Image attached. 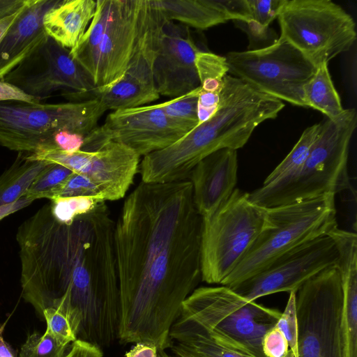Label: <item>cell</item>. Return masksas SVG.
<instances>
[{
    "label": "cell",
    "instance_id": "29",
    "mask_svg": "<svg viewBox=\"0 0 357 357\" xmlns=\"http://www.w3.org/2000/svg\"><path fill=\"white\" fill-rule=\"evenodd\" d=\"M200 90L209 93L220 94L225 77L229 73L225 56L199 50L195 59Z\"/></svg>",
    "mask_w": 357,
    "mask_h": 357
},
{
    "label": "cell",
    "instance_id": "4",
    "mask_svg": "<svg viewBox=\"0 0 357 357\" xmlns=\"http://www.w3.org/2000/svg\"><path fill=\"white\" fill-rule=\"evenodd\" d=\"M357 126L355 109H345L337 117L321 123L320 132L304 164L291 176L261 186L249 199L271 208L334 194L350 188L349 146Z\"/></svg>",
    "mask_w": 357,
    "mask_h": 357
},
{
    "label": "cell",
    "instance_id": "34",
    "mask_svg": "<svg viewBox=\"0 0 357 357\" xmlns=\"http://www.w3.org/2000/svg\"><path fill=\"white\" fill-rule=\"evenodd\" d=\"M70 345L59 342L45 332H34L22 345L19 357H64Z\"/></svg>",
    "mask_w": 357,
    "mask_h": 357
},
{
    "label": "cell",
    "instance_id": "22",
    "mask_svg": "<svg viewBox=\"0 0 357 357\" xmlns=\"http://www.w3.org/2000/svg\"><path fill=\"white\" fill-rule=\"evenodd\" d=\"M96 1L63 0L44 16L47 35L63 47L74 48L93 17Z\"/></svg>",
    "mask_w": 357,
    "mask_h": 357
},
{
    "label": "cell",
    "instance_id": "23",
    "mask_svg": "<svg viewBox=\"0 0 357 357\" xmlns=\"http://www.w3.org/2000/svg\"><path fill=\"white\" fill-rule=\"evenodd\" d=\"M172 354L181 357H253L221 346L180 315L170 329Z\"/></svg>",
    "mask_w": 357,
    "mask_h": 357
},
{
    "label": "cell",
    "instance_id": "24",
    "mask_svg": "<svg viewBox=\"0 0 357 357\" xmlns=\"http://www.w3.org/2000/svg\"><path fill=\"white\" fill-rule=\"evenodd\" d=\"M47 164L31 153L18 152L13 165L0 175V206L21 199Z\"/></svg>",
    "mask_w": 357,
    "mask_h": 357
},
{
    "label": "cell",
    "instance_id": "5",
    "mask_svg": "<svg viewBox=\"0 0 357 357\" xmlns=\"http://www.w3.org/2000/svg\"><path fill=\"white\" fill-rule=\"evenodd\" d=\"M281 313L220 285L197 287L183 302L181 316L221 346L250 356L265 357L263 337L275 326Z\"/></svg>",
    "mask_w": 357,
    "mask_h": 357
},
{
    "label": "cell",
    "instance_id": "3",
    "mask_svg": "<svg viewBox=\"0 0 357 357\" xmlns=\"http://www.w3.org/2000/svg\"><path fill=\"white\" fill-rule=\"evenodd\" d=\"M284 107L282 101L227 75L215 113L169 146L143 156L139 165L142 181L190 178L204 158L220 149L242 148L259 124L275 119Z\"/></svg>",
    "mask_w": 357,
    "mask_h": 357
},
{
    "label": "cell",
    "instance_id": "18",
    "mask_svg": "<svg viewBox=\"0 0 357 357\" xmlns=\"http://www.w3.org/2000/svg\"><path fill=\"white\" fill-rule=\"evenodd\" d=\"M236 150H218L200 161L191 172L193 201L202 218L228 199L237 183Z\"/></svg>",
    "mask_w": 357,
    "mask_h": 357
},
{
    "label": "cell",
    "instance_id": "20",
    "mask_svg": "<svg viewBox=\"0 0 357 357\" xmlns=\"http://www.w3.org/2000/svg\"><path fill=\"white\" fill-rule=\"evenodd\" d=\"M63 0H28L17 21L0 41V80L47 38L43 27L47 12Z\"/></svg>",
    "mask_w": 357,
    "mask_h": 357
},
{
    "label": "cell",
    "instance_id": "2",
    "mask_svg": "<svg viewBox=\"0 0 357 357\" xmlns=\"http://www.w3.org/2000/svg\"><path fill=\"white\" fill-rule=\"evenodd\" d=\"M114 225L105 202L70 224L57 221L47 203L16 233L23 298L40 318L48 307L64 313L77 339L98 347L118 334Z\"/></svg>",
    "mask_w": 357,
    "mask_h": 357
},
{
    "label": "cell",
    "instance_id": "26",
    "mask_svg": "<svg viewBox=\"0 0 357 357\" xmlns=\"http://www.w3.org/2000/svg\"><path fill=\"white\" fill-rule=\"evenodd\" d=\"M303 100L306 107L317 109L333 119L340 116L343 108L328 68V63L319 65L303 87Z\"/></svg>",
    "mask_w": 357,
    "mask_h": 357
},
{
    "label": "cell",
    "instance_id": "40",
    "mask_svg": "<svg viewBox=\"0 0 357 357\" xmlns=\"http://www.w3.org/2000/svg\"><path fill=\"white\" fill-rule=\"evenodd\" d=\"M261 347L265 357H285L289 350L287 340L275 326L264 335Z\"/></svg>",
    "mask_w": 357,
    "mask_h": 357
},
{
    "label": "cell",
    "instance_id": "15",
    "mask_svg": "<svg viewBox=\"0 0 357 357\" xmlns=\"http://www.w3.org/2000/svg\"><path fill=\"white\" fill-rule=\"evenodd\" d=\"M32 155L89 177L101 188L105 201L124 197L139 169L140 157L128 146L113 142L94 151H53Z\"/></svg>",
    "mask_w": 357,
    "mask_h": 357
},
{
    "label": "cell",
    "instance_id": "45",
    "mask_svg": "<svg viewBox=\"0 0 357 357\" xmlns=\"http://www.w3.org/2000/svg\"><path fill=\"white\" fill-rule=\"evenodd\" d=\"M31 202L32 201L22 197L13 204L0 206V220L29 206Z\"/></svg>",
    "mask_w": 357,
    "mask_h": 357
},
{
    "label": "cell",
    "instance_id": "31",
    "mask_svg": "<svg viewBox=\"0 0 357 357\" xmlns=\"http://www.w3.org/2000/svg\"><path fill=\"white\" fill-rule=\"evenodd\" d=\"M72 174L63 165L48 162L22 197L32 202L42 198L50 200L56 197L59 188Z\"/></svg>",
    "mask_w": 357,
    "mask_h": 357
},
{
    "label": "cell",
    "instance_id": "33",
    "mask_svg": "<svg viewBox=\"0 0 357 357\" xmlns=\"http://www.w3.org/2000/svg\"><path fill=\"white\" fill-rule=\"evenodd\" d=\"M250 31L256 36H262L269 24L278 17L285 0H246Z\"/></svg>",
    "mask_w": 357,
    "mask_h": 357
},
{
    "label": "cell",
    "instance_id": "27",
    "mask_svg": "<svg viewBox=\"0 0 357 357\" xmlns=\"http://www.w3.org/2000/svg\"><path fill=\"white\" fill-rule=\"evenodd\" d=\"M113 1H96L95 14L89 26L77 45L70 50L73 58L89 74L95 53L101 43L112 13Z\"/></svg>",
    "mask_w": 357,
    "mask_h": 357
},
{
    "label": "cell",
    "instance_id": "30",
    "mask_svg": "<svg viewBox=\"0 0 357 357\" xmlns=\"http://www.w3.org/2000/svg\"><path fill=\"white\" fill-rule=\"evenodd\" d=\"M200 86L185 95L160 103L166 116L188 133L199 125L197 101Z\"/></svg>",
    "mask_w": 357,
    "mask_h": 357
},
{
    "label": "cell",
    "instance_id": "1",
    "mask_svg": "<svg viewBox=\"0 0 357 357\" xmlns=\"http://www.w3.org/2000/svg\"><path fill=\"white\" fill-rule=\"evenodd\" d=\"M202 225L190 181H142L126 197L114 235L121 344L170 347V329L202 280Z\"/></svg>",
    "mask_w": 357,
    "mask_h": 357
},
{
    "label": "cell",
    "instance_id": "38",
    "mask_svg": "<svg viewBox=\"0 0 357 357\" xmlns=\"http://www.w3.org/2000/svg\"><path fill=\"white\" fill-rule=\"evenodd\" d=\"M294 291L289 293L285 309L281 313L275 327L287 340L289 350L296 356L297 353V314L296 301Z\"/></svg>",
    "mask_w": 357,
    "mask_h": 357
},
{
    "label": "cell",
    "instance_id": "47",
    "mask_svg": "<svg viewBox=\"0 0 357 357\" xmlns=\"http://www.w3.org/2000/svg\"><path fill=\"white\" fill-rule=\"evenodd\" d=\"M4 327L5 324H0V357H15L12 348L3 339Z\"/></svg>",
    "mask_w": 357,
    "mask_h": 357
},
{
    "label": "cell",
    "instance_id": "46",
    "mask_svg": "<svg viewBox=\"0 0 357 357\" xmlns=\"http://www.w3.org/2000/svg\"><path fill=\"white\" fill-rule=\"evenodd\" d=\"M26 0H0V19L22 7Z\"/></svg>",
    "mask_w": 357,
    "mask_h": 357
},
{
    "label": "cell",
    "instance_id": "32",
    "mask_svg": "<svg viewBox=\"0 0 357 357\" xmlns=\"http://www.w3.org/2000/svg\"><path fill=\"white\" fill-rule=\"evenodd\" d=\"M102 201L92 196L58 197L50 199V210L54 218L66 224L92 211Z\"/></svg>",
    "mask_w": 357,
    "mask_h": 357
},
{
    "label": "cell",
    "instance_id": "16",
    "mask_svg": "<svg viewBox=\"0 0 357 357\" xmlns=\"http://www.w3.org/2000/svg\"><path fill=\"white\" fill-rule=\"evenodd\" d=\"M200 50L183 24L167 20L153 67V79L159 96L172 98L200 86L195 59Z\"/></svg>",
    "mask_w": 357,
    "mask_h": 357
},
{
    "label": "cell",
    "instance_id": "37",
    "mask_svg": "<svg viewBox=\"0 0 357 357\" xmlns=\"http://www.w3.org/2000/svg\"><path fill=\"white\" fill-rule=\"evenodd\" d=\"M86 135L70 130H59L47 139L35 153L59 151L75 152L82 149Z\"/></svg>",
    "mask_w": 357,
    "mask_h": 357
},
{
    "label": "cell",
    "instance_id": "12",
    "mask_svg": "<svg viewBox=\"0 0 357 357\" xmlns=\"http://www.w3.org/2000/svg\"><path fill=\"white\" fill-rule=\"evenodd\" d=\"M338 251L332 237H317L282 255L259 273L231 289L249 301L278 292H297L310 278L335 266Z\"/></svg>",
    "mask_w": 357,
    "mask_h": 357
},
{
    "label": "cell",
    "instance_id": "28",
    "mask_svg": "<svg viewBox=\"0 0 357 357\" xmlns=\"http://www.w3.org/2000/svg\"><path fill=\"white\" fill-rule=\"evenodd\" d=\"M321 123L307 128L287 155L265 178L263 185L284 180L294 174L304 164L320 132Z\"/></svg>",
    "mask_w": 357,
    "mask_h": 357
},
{
    "label": "cell",
    "instance_id": "7",
    "mask_svg": "<svg viewBox=\"0 0 357 357\" xmlns=\"http://www.w3.org/2000/svg\"><path fill=\"white\" fill-rule=\"evenodd\" d=\"M266 208L235 188L211 215L202 218V280L221 284L263 229Z\"/></svg>",
    "mask_w": 357,
    "mask_h": 357
},
{
    "label": "cell",
    "instance_id": "21",
    "mask_svg": "<svg viewBox=\"0 0 357 357\" xmlns=\"http://www.w3.org/2000/svg\"><path fill=\"white\" fill-rule=\"evenodd\" d=\"M335 264L342 288L340 329L342 357H357V245L343 242Z\"/></svg>",
    "mask_w": 357,
    "mask_h": 357
},
{
    "label": "cell",
    "instance_id": "48",
    "mask_svg": "<svg viewBox=\"0 0 357 357\" xmlns=\"http://www.w3.org/2000/svg\"><path fill=\"white\" fill-rule=\"evenodd\" d=\"M157 357H181L176 355H174L172 354H169L166 351V350H158V356Z\"/></svg>",
    "mask_w": 357,
    "mask_h": 357
},
{
    "label": "cell",
    "instance_id": "13",
    "mask_svg": "<svg viewBox=\"0 0 357 357\" xmlns=\"http://www.w3.org/2000/svg\"><path fill=\"white\" fill-rule=\"evenodd\" d=\"M186 133L165 114L160 103L113 111L85 137L82 151H94L113 142L139 156L165 149Z\"/></svg>",
    "mask_w": 357,
    "mask_h": 357
},
{
    "label": "cell",
    "instance_id": "41",
    "mask_svg": "<svg viewBox=\"0 0 357 357\" xmlns=\"http://www.w3.org/2000/svg\"><path fill=\"white\" fill-rule=\"evenodd\" d=\"M19 101L30 104L40 103L38 98L26 94L15 86L0 80V102Z\"/></svg>",
    "mask_w": 357,
    "mask_h": 357
},
{
    "label": "cell",
    "instance_id": "44",
    "mask_svg": "<svg viewBox=\"0 0 357 357\" xmlns=\"http://www.w3.org/2000/svg\"><path fill=\"white\" fill-rule=\"evenodd\" d=\"M28 0H26L24 5L14 13L4 16L0 19V41L3 38L11 26L17 21L19 16L23 11Z\"/></svg>",
    "mask_w": 357,
    "mask_h": 357
},
{
    "label": "cell",
    "instance_id": "42",
    "mask_svg": "<svg viewBox=\"0 0 357 357\" xmlns=\"http://www.w3.org/2000/svg\"><path fill=\"white\" fill-rule=\"evenodd\" d=\"M64 357H103L102 349L79 339L72 342Z\"/></svg>",
    "mask_w": 357,
    "mask_h": 357
},
{
    "label": "cell",
    "instance_id": "17",
    "mask_svg": "<svg viewBox=\"0 0 357 357\" xmlns=\"http://www.w3.org/2000/svg\"><path fill=\"white\" fill-rule=\"evenodd\" d=\"M139 0H114L112 13L91 66L96 89L109 86L124 75L136 36Z\"/></svg>",
    "mask_w": 357,
    "mask_h": 357
},
{
    "label": "cell",
    "instance_id": "6",
    "mask_svg": "<svg viewBox=\"0 0 357 357\" xmlns=\"http://www.w3.org/2000/svg\"><path fill=\"white\" fill-rule=\"evenodd\" d=\"M335 197L328 193L265 208L262 230L220 285L232 288L286 252L337 227Z\"/></svg>",
    "mask_w": 357,
    "mask_h": 357
},
{
    "label": "cell",
    "instance_id": "14",
    "mask_svg": "<svg viewBox=\"0 0 357 357\" xmlns=\"http://www.w3.org/2000/svg\"><path fill=\"white\" fill-rule=\"evenodd\" d=\"M3 80L40 100L59 90L89 93L97 89L70 50L49 36Z\"/></svg>",
    "mask_w": 357,
    "mask_h": 357
},
{
    "label": "cell",
    "instance_id": "49",
    "mask_svg": "<svg viewBox=\"0 0 357 357\" xmlns=\"http://www.w3.org/2000/svg\"><path fill=\"white\" fill-rule=\"evenodd\" d=\"M285 357H295V356H294V354L290 350H289V352Z\"/></svg>",
    "mask_w": 357,
    "mask_h": 357
},
{
    "label": "cell",
    "instance_id": "11",
    "mask_svg": "<svg viewBox=\"0 0 357 357\" xmlns=\"http://www.w3.org/2000/svg\"><path fill=\"white\" fill-rule=\"evenodd\" d=\"M225 59L234 77L264 94L306 107L303 87L317 67L282 38L263 48L229 52Z\"/></svg>",
    "mask_w": 357,
    "mask_h": 357
},
{
    "label": "cell",
    "instance_id": "10",
    "mask_svg": "<svg viewBox=\"0 0 357 357\" xmlns=\"http://www.w3.org/2000/svg\"><path fill=\"white\" fill-rule=\"evenodd\" d=\"M342 298L340 276L335 266L323 270L298 290L295 357H342Z\"/></svg>",
    "mask_w": 357,
    "mask_h": 357
},
{
    "label": "cell",
    "instance_id": "43",
    "mask_svg": "<svg viewBox=\"0 0 357 357\" xmlns=\"http://www.w3.org/2000/svg\"><path fill=\"white\" fill-rule=\"evenodd\" d=\"M157 347L144 342L135 343V345L125 354V357H157Z\"/></svg>",
    "mask_w": 357,
    "mask_h": 357
},
{
    "label": "cell",
    "instance_id": "39",
    "mask_svg": "<svg viewBox=\"0 0 357 357\" xmlns=\"http://www.w3.org/2000/svg\"><path fill=\"white\" fill-rule=\"evenodd\" d=\"M209 3L225 17L227 21L236 20L247 24L250 22L246 0H209Z\"/></svg>",
    "mask_w": 357,
    "mask_h": 357
},
{
    "label": "cell",
    "instance_id": "25",
    "mask_svg": "<svg viewBox=\"0 0 357 357\" xmlns=\"http://www.w3.org/2000/svg\"><path fill=\"white\" fill-rule=\"evenodd\" d=\"M167 20L198 29H206L227 22L209 0H155Z\"/></svg>",
    "mask_w": 357,
    "mask_h": 357
},
{
    "label": "cell",
    "instance_id": "9",
    "mask_svg": "<svg viewBox=\"0 0 357 357\" xmlns=\"http://www.w3.org/2000/svg\"><path fill=\"white\" fill-rule=\"evenodd\" d=\"M277 18L280 37L317 68L348 51L356 40L353 17L330 0H285Z\"/></svg>",
    "mask_w": 357,
    "mask_h": 357
},
{
    "label": "cell",
    "instance_id": "19",
    "mask_svg": "<svg viewBox=\"0 0 357 357\" xmlns=\"http://www.w3.org/2000/svg\"><path fill=\"white\" fill-rule=\"evenodd\" d=\"M167 20L155 0H139L132 52L128 68L121 77L158 94L153 79V67Z\"/></svg>",
    "mask_w": 357,
    "mask_h": 357
},
{
    "label": "cell",
    "instance_id": "35",
    "mask_svg": "<svg viewBox=\"0 0 357 357\" xmlns=\"http://www.w3.org/2000/svg\"><path fill=\"white\" fill-rule=\"evenodd\" d=\"M43 318L47 324L45 333L59 342L70 345L77 339L70 320L64 313L55 308L48 307L43 310Z\"/></svg>",
    "mask_w": 357,
    "mask_h": 357
},
{
    "label": "cell",
    "instance_id": "36",
    "mask_svg": "<svg viewBox=\"0 0 357 357\" xmlns=\"http://www.w3.org/2000/svg\"><path fill=\"white\" fill-rule=\"evenodd\" d=\"M75 196L96 197L105 202L101 188L96 183L84 175L73 172L59 188L55 197Z\"/></svg>",
    "mask_w": 357,
    "mask_h": 357
},
{
    "label": "cell",
    "instance_id": "8",
    "mask_svg": "<svg viewBox=\"0 0 357 357\" xmlns=\"http://www.w3.org/2000/svg\"><path fill=\"white\" fill-rule=\"evenodd\" d=\"M97 98L56 104L0 102V145L18 152H36L54 132L86 135L106 112Z\"/></svg>",
    "mask_w": 357,
    "mask_h": 357
}]
</instances>
